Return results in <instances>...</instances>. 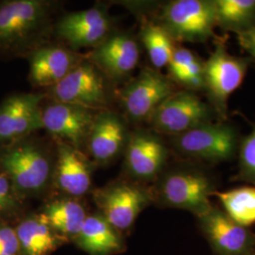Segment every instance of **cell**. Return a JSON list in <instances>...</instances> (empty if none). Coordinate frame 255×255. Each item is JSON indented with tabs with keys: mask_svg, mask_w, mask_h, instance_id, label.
<instances>
[{
	"mask_svg": "<svg viewBox=\"0 0 255 255\" xmlns=\"http://www.w3.org/2000/svg\"><path fill=\"white\" fill-rule=\"evenodd\" d=\"M92 196L97 212L124 236L154 200L152 191L130 179L112 181L92 190Z\"/></svg>",
	"mask_w": 255,
	"mask_h": 255,
	"instance_id": "3",
	"label": "cell"
},
{
	"mask_svg": "<svg viewBox=\"0 0 255 255\" xmlns=\"http://www.w3.org/2000/svg\"><path fill=\"white\" fill-rule=\"evenodd\" d=\"M129 133L124 117L110 109L100 111L93 123L84 152L96 166L109 165L124 153Z\"/></svg>",
	"mask_w": 255,
	"mask_h": 255,
	"instance_id": "14",
	"label": "cell"
},
{
	"mask_svg": "<svg viewBox=\"0 0 255 255\" xmlns=\"http://www.w3.org/2000/svg\"><path fill=\"white\" fill-rule=\"evenodd\" d=\"M56 150L29 135L0 147V169L26 200L44 198L53 189Z\"/></svg>",
	"mask_w": 255,
	"mask_h": 255,
	"instance_id": "2",
	"label": "cell"
},
{
	"mask_svg": "<svg viewBox=\"0 0 255 255\" xmlns=\"http://www.w3.org/2000/svg\"><path fill=\"white\" fill-rule=\"evenodd\" d=\"M174 41L201 43L215 33L217 26L214 1L174 0L165 4L161 23Z\"/></svg>",
	"mask_w": 255,
	"mask_h": 255,
	"instance_id": "5",
	"label": "cell"
},
{
	"mask_svg": "<svg viewBox=\"0 0 255 255\" xmlns=\"http://www.w3.org/2000/svg\"><path fill=\"white\" fill-rule=\"evenodd\" d=\"M155 193L164 206L189 211L198 219L213 208L212 185L207 177L197 171L180 169L164 174Z\"/></svg>",
	"mask_w": 255,
	"mask_h": 255,
	"instance_id": "6",
	"label": "cell"
},
{
	"mask_svg": "<svg viewBox=\"0 0 255 255\" xmlns=\"http://www.w3.org/2000/svg\"><path fill=\"white\" fill-rule=\"evenodd\" d=\"M173 82L151 67H145L120 90L119 98L129 121H149L157 108L174 93Z\"/></svg>",
	"mask_w": 255,
	"mask_h": 255,
	"instance_id": "7",
	"label": "cell"
},
{
	"mask_svg": "<svg viewBox=\"0 0 255 255\" xmlns=\"http://www.w3.org/2000/svg\"><path fill=\"white\" fill-rule=\"evenodd\" d=\"M199 219L204 236L217 255H252L255 244L254 235L230 219L223 211L213 206Z\"/></svg>",
	"mask_w": 255,
	"mask_h": 255,
	"instance_id": "18",
	"label": "cell"
},
{
	"mask_svg": "<svg viewBox=\"0 0 255 255\" xmlns=\"http://www.w3.org/2000/svg\"><path fill=\"white\" fill-rule=\"evenodd\" d=\"M211 109L194 93L174 92L149 119L156 132L177 136L211 122Z\"/></svg>",
	"mask_w": 255,
	"mask_h": 255,
	"instance_id": "8",
	"label": "cell"
},
{
	"mask_svg": "<svg viewBox=\"0 0 255 255\" xmlns=\"http://www.w3.org/2000/svg\"><path fill=\"white\" fill-rule=\"evenodd\" d=\"M247 69L248 61L230 54L222 45L204 63V89L220 113L226 112L229 98L242 84Z\"/></svg>",
	"mask_w": 255,
	"mask_h": 255,
	"instance_id": "13",
	"label": "cell"
},
{
	"mask_svg": "<svg viewBox=\"0 0 255 255\" xmlns=\"http://www.w3.org/2000/svg\"><path fill=\"white\" fill-rule=\"evenodd\" d=\"M239 45L242 46L255 62V27L237 34Z\"/></svg>",
	"mask_w": 255,
	"mask_h": 255,
	"instance_id": "29",
	"label": "cell"
},
{
	"mask_svg": "<svg viewBox=\"0 0 255 255\" xmlns=\"http://www.w3.org/2000/svg\"><path fill=\"white\" fill-rule=\"evenodd\" d=\"M52 2L5 0L0 2V56L27 57L45 46L55 26Z\"/></svg>",
	"mask_w": 255,
	"mask_h": 255,
	"instance_id": "1",
	"label": "cell"
},
{
	"mask_svg": "<svg viewBox=\"0 0 255 255\" xmlns=\"http://www.w3.org/2000/svg\"><path fill=\"white\" fill-rule=\"evenodd\" d=\"M175 148L182 154L210 162L230 159L235 154L237 132L225 124L208 122L173 136Z\"/></svg>",
	"mask_w": 255,
	"mask_h": 255,
	"instance_id": "10",
	"label": "cell"
},
{
	"mask_svg": "<svg viewBox=\"0 0 255 255\" xmlns=\"http://www.w3.org/2000/svg\"><path fill=\"white\" fill-rule=\"evenodd\" d=\"M54 29L56 35L73 51L95 48L113 33L112 19L103 6L67 13L56 23Z\"/></svg>",
	"mask_w": 255,
	"mask_h": 255,
	"instance_id": "12",
	"label": "cell"
},
{
	"mask_svg": "<svg viewBox=\"0 0 255 255\" xmlns=\"http://www.w3.org/2000/svg\"><path fill=\"white\" fill-rule=\"evenodd\" d=\"M21 255H51L68 242L56 233L45 216L27 212L14 224Z\"/></svg>",
	"mask_w": 255,
	"mask_h": 255,
	"instance_id": "20",
	"label": "cell"
},
{
	"mask_svg": "<svg viewBox=\"0 0 255 255\" xmlns=\"http://www.w3.org/2000/svg\"><path fill=\"white\" fill-rule=\"evenodd\" d=\"M100 111L53 101L43 106V129L61 142L84 151L93 123Z\"/></svg>",
	"mask_w": 255,
	"mask_h": 255,
	"instance_id": "11",
	"label": "cell"
},
{
	"mask_svg": "<svg viewBox=\"0 0 255 255\" xmlns=\"http://www.w3.org/2000/svg\"><path fill=\"white\" fill-rule=\"evenodd\" d=\"M47 95L53 101L95 111L109 109L113 99L111 81L86 58Z\"/></svg>",
	"mask_w": 255,
	"mask_h": 255,
	"instance_id": "4",
	"label": "cell"
},
{
	"mask_svg": "<svg viewBox=\"0 0 255 255\" xmlns=\"http://www.w3.org/2000/svg\"><path fill=\"white\" fill-rule=\"evenodd\" d=\"M239 163L242 176L255 183V128L242 142Z\"/></svg>",
	"mask_w": 255,
	"mask_h": 255,
	"instance_id": "27",
	"label": "cell"
},
{
	"mask_svg": "<svg viewBox=\"0 0 255 255\" xmlns=\"http://www.w3.org/2000/svg\"><path fill=\"white\" fill-rule=\"evenodd\" d=\"M46 97L42 93H17L0 103V147L43 128L42 111Z\"/></svg>",
	"mask_w": 255,
	"mask_h": 255,
	"instance_id": "9",
	"label": "cell"
},
{
	"mask_svg": "<svg viewBox=\"0 0 255 255\" xmlns=\"http://www.w3.org/2000/svg\"><path fill=\"white\" fill-rule=\"evenodd\" d=\"M217 26L237 34L255 27V0H215Z\"/></svg>",
	"mask_w": 255,
	"mask_h": 255,
	"instance_id": "23",
	"label": "cell"
},
{
	"mask_svg": "<svg viewBox=\"0 0 255 255\" xmlns=\"http://www.w3.org/2000/svg\"><path fill=\"white\" fill-rule=\"evenodd\" d=\"M141 41L156 70L167 66L176 46L173 38L160 23L146 22L141 29Z\"/></svg>",
	"mask_w": 255,
	"mask_h": 255,
	"instance_id": "25",
	"label": "cell"
},
{
	"mask_svg": "<svg viewBox=\"0 0 255 255\" xmlns=\"http://www.w3.org/2000/svg\"><path fill=\"white\" fill-rule=\"evenodd\" d=\"M125 171L130 180L146 182L158 178L168 157V149L154 133L138 129L131 133L124 151Z\"/></svg>",
	"mask_w": 255,
	"mask_h": 255,
	"instance_id": "15",
	"label": "cell"
},
{
	"mask_svg": "<svg viewBox=\"0 0 255 255\" xmlns=\"http://www.w3.org/2000/svg\"><path fill=\"white\" fill-rule=\"evenodd\" d=\"M27 201L0 169V222L14 225L27 213Z\"/></svg>",
	"mask_w": 255,
	"mask_h": 255,
	"instance_id": "26",
	"label": "cell"
},
{
	"mask_svg": "<svg viewBox=\"0 0 255 255\" xmlns=\"http://www.w3.org/2000/svg\"><path fill=\"white\" fill-rule=\"evenodd\" d=\"M72 243L88 255H119L127 250L125 236L99 212L87 216Z\"/></svg>",
	"mask_w": 255,
	"mask_h": 255,
	"instance_id": "21",
	"label": "cell"
},
{
	"mask_svg": "<svg viewBox=\"0 0 255 255\" xmlns=\"http://www.w3.org/2000/svg\"><path fill=\"white\" fill-rule=\"evenodd\" d=\"M0 255H21L13 224L0 222Z\"/></svg>",
	"mask_w": 255,
	"mask_h": 255,
	"instance_id": "28",
	"label": "cell"
},
{
	"mask_svg": "<svg viewBox=\"0 0 255 255\" xmlns=\"http://www.w3.org/2000/svg\"><path fill=\"white\" fill-rule=\"evenodd\" d=\"M224 213L237 224L250 227L255 224V186H245L228 191L214 192Z\"/></svg>",
	"mask_w": 255,
	"mask_h": 255,
	"instance_id": "24",
	"label": "cell"
},
{
	"mask_svg": "<svg viewBox=\"0 0 255 255\" xmlns=\"http://www.w3.org/2000/svg\"><path fill=\"white\" fill-rule=\"evenodd\" d=\"M40 211L55 232L68 243L73 242L89 215L80 200L64 196L49 200Z\"/></svg>",
	"mask_w": 255,
	"mask_h": 255,
	"instance_id": "22",
	"label": "cell"
},
{
	"mask_svg": "<svg viewBox=\"0 0 255 255\" xmlns=\"http://www.w3.org/2000/svg\"><path fill=\"white\" fill-rule=\"evenodd\" d=\"M56 143L53 189L59 196L81 200L92 192L96 165L84 151L64 143Z\"/></svg>",
	"mask_w": 255,
	"mask_h": 255,
	"instance_id": "16",
	"label": "cell"
},
{
	"mask_svg": "<svg viewBox=\"0 0 255 255\" xmlns=\"http://www.w3.org/2000/svg\"><path fill=\"white\" fill-rule=\"evenodd\" d=\"M29 64L28 79L36 88H51L85 59L68 47L45 45L27 56Z\"/></svg>",
	"mask_w": 255,
	"mask_h": 255,
	"instance_id": "19",
	"label": "cell"
},
{
	"mask_svg": "<svg viewBox=\"0 0 255 255\" xmlns=\"http://www.w3.org/2000/svg\"><path fill=\"white\" fill-rule=\"evenodd\" d=\"M111 82L127 78L136 68L140 48L135 38L127 32H113L85 57Z\"/></svg>",
	"mask_w": 255,
	"mask_h": 255,
	"instance_id": "17",
	"label": "cell"
}]
</instances>
